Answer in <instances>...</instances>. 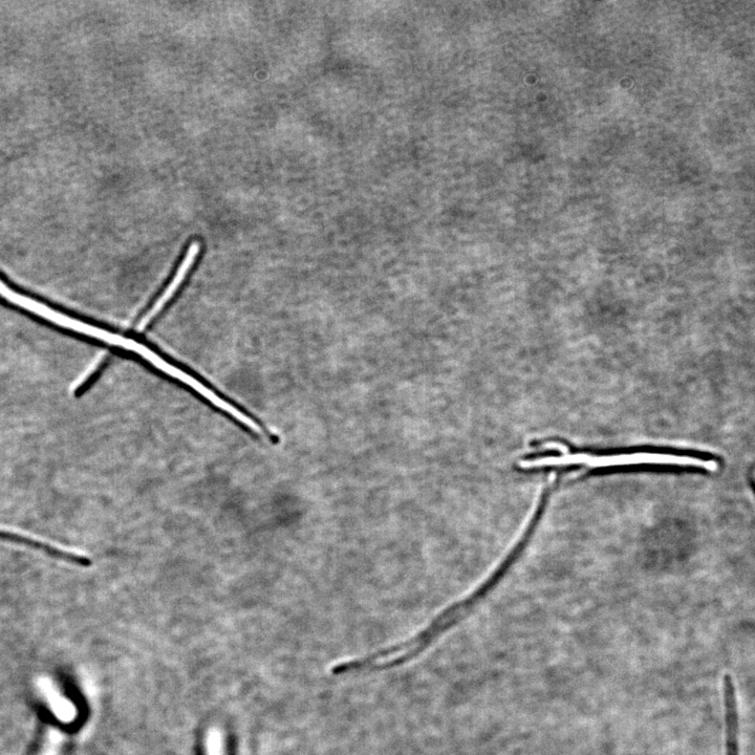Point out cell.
Listing matches in <instances>:
<instances>
[{
  "mask_svg": "<svg viewBox=\"0 0 755 755\" xmlns=\"http://www.w3.org/2000/svg\"><path fill=\"white\" fill-rule=\"evenodd\" d=\"M201 251L200 242H193L189 246L186 255L184 256L178 271L171 278L169 285L162 292V295L156 299L155 304L151 306L145 315L138 323L137 330L139 332L145 331L151 323L164 311V309L170 304V301L174 299L176 293L179 292L185 279L188 277L192 267L197 263L199 254Z\"/></svg>",
  "mask_w": 755,
  "mask_h": 755,
  "instance_id": "cell-3",
  "label": "cell"
},
{
  "mask_svg": "<svg viewBox=\"0 0 755 755\" xmlns=\"http://www.w3.org/2000/svg\"><path fill=\"white\" fill-rule=\"evenodd\" d=\"M0 542L23 546L32 550L43 552L46 555L62 560L74 566L88 568L92 566V560L85 555L55 547L49 543L38 541L30 536L0 529Z\"/></svg>",
  "mask_w": 755,
  "mask_h": 755,
  "instance_id": "cell-4",
  "label": "cell"
},
{
  "mask_svg": "<svg viewBox=\"0 0 755 755\" xmlns=\"http://www.w3.org/2000/svg\"><path fill=\"white\" fill-rule=\"evenodd\" d=\"M106 363V357L104 355L99 356L92 368L86 373L83 378L77 384L75 393L80 394L88 388L92 382L97 378L100 371L104 368Z\"/></svg>",
  "mask_w": 755,
  "mask_h": 755,
  "instance_id": "cell-5",
  "label": "cell"
},
{
  "mask_svg": "<svg viewBox=\"0 0 755 755\" xmlns=\"http://www.w3.org/2000/svg\"><path fill=\"white\" fill-rule=\"evenodd\" d=\"M563 456L546 457L522 461L519 466L523 469H535L543 467H557L569 465H584L591 468H606L616 466L654 465L700 468L707 471H716L718 462L713 458L675 455L664 452H636L620 453L611 456H591L586 453H567Z\"/></svg>",
  "mask_w": 755,
  "mask_h": 755,
  "instance_id": "cell-1",
  "label": "cell"
},
{
  "mask_svg": "<svg viewBox=\"0 0 755 755\" xmlns=\"http://www.w3.org/2000/svg\"><path fill=\"white\" fill-rule=\"evenodd\" d=\"M0 296H3L8 301L12 302L13 305L21 309H25L43 319L51 321L58 327L68 329L75 333L89 336L94 339L97 336L98 328L88 325V323H85L78 319H74L60 312H57L28 296L14 292L3 282L2 279H0Z\"/></svg>",
  "mask_w": 755,
  "mask_h": 755,
  "instance_id": "cell-2",
  "label": "cell"
}]
</instances>
